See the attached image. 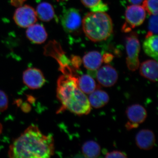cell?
Returning a JSON list of instances; mask_svg holds the SVG:
<instances>
[{
    "mask_svg": "<svg viewBox=\"0 0 158 158\" xmlns=\"http://www.w3.org/2000/svg\"><path fill=\"white\" fill-rule=\"evenodd\" d=\"M26 0H11V3L12 5L16 7H19L22 5Z\"/></svg>",
    "mask_w": 158,
    "mask_h": 158,
    "instance_id": "4316f807",
    "label": "cell"
},
{
    "mask_svg": "<svg viewBox=\"0 0 158 158\" xmlns=\"http://www.w3.org/2000/svg\"><path fill=\"white\" fill-rule=\"evenodd\" d=\"M90 106L95 109L104 106L109 102L110 97L104 90H95L90 93L88 97Z\"/></svg>",
    "mask_w": 158,
    "mask_h": 158,
    "instance_id": "9a60e30c",
    "label": "cell"
},
{
    "mask_svg": "<svg viewBox=\"0 0 158 158\" xmlns=\"http://www.w3.org/2000/svg\"><path fill=\"white\" fill-rule=\"evenodd\" d=\"M14 15V21L22 28H27L34 24L37 20V15L35 9L28 5L18 7Z\"/></svg>",
    "mask_w": 158,
    "mask_h": 158,
    "instance_id": "8992f818",
    "label": "cell"
},
{
    "mask_svg": "<svg viewBox=\"0 0 158 158\" xmlns=\"http://www.w3.org/2000/svg\"><path fill=\"white\" fill-rule=\"evenodd\" d=\"M127 65L129 69L135 71L139 68L140 62L139 54L140 44L137 35L133 33L127 37L126 40Z\"/></svg>",
    "mask_w": 158,
    "mask_h": 158,
    "instance_id": "5b68a950",
    "label": "cell"
},
{
    "mask_svg": "<svg viewBox=\"0 0 158 158\" xmlns=\"http://www.w3.org/2000/svg\"><path fill=\"white\" fill-rule=\"evenodd\" d=\"M78 87L85 94H90L96 90V84L94 79L88 74L83 75L78 78Z\"/></svg>",
    "mask_w": 158,
    "mask_h": 158,
    "instance_id": "ac0fdd59",
    "label": "cell"
},
{
    "mask_svg": "<svg viewBox=\"0 0 158 158\" xmlns=\"http://www.w3.org/2000/svg\"><path fill=\"white\" fill-rule=\"evenodd\" d=\"M83 5L92 12H105L108 10V7L102 0H81Z\"/></svg>",
    "mask_w": 158,
    "mask_h": 158,
    "instance_id": "ffe728a7",
    "label": "cell"
},
{
    "mask_svg": "<svg viewBox=\"0 0 158 158\" xmlns=\"http://www.w3.org/2000/svg\"><path fill=\"white\" fill-rule=\"evenodd\" d=\"M57 1H65V0H57Z\"/></svg>",
    "mask_w": 158,
    "mask_h": 158,
    "instance_id": "f1b7e54d",
    "label": "cell"
},
{
    "mask_svg": "<svg viewBox=\"0 0 158 158\" xmlns=\"http://www.w3.org/2000/svg\"><path fill=\"white\" fill-rule=\"evenodd\" d=\"M91 109L88 98L78 87L62 103L60 111L67 110L80 116L89 114Z\"/></svg>",
    "mask_w": 158,
    "mask_h": 158,
    "instance_id": "3957f363",
    "label": "cell"
},
{
    "mask_svg": "<svg viewBox=\"0 0 158 158\" xmlns=\"http://www.w3.org/2000/svg\"><path fill=\"white\" fill-rule=\"evenodd\" d=\"M140 74L151 81H157L158 62L156 60H149L141 63L140 67Z\"/></svg>",
    "mask_w": 158,
    "mask_h": 158,
    "instance_id": "4fadbf2b",
    "label": "cell"
},
{
    "mask_svg": "<svg viewBox=\"0 0 158 158\" xmlns=\"http://www.w3.org/2000/svg\"><path fill=\"white\" fill-rule=\"evenodd\" d=\"M158 38L157 35H153L146 37L143 44V48L145 53L157 61Z\"/></svg>",
    "mask_w": 158,
    "mask_h": 158,
    "instance_id": "2e32d148",
    "label": "cell"
},
{
    "mask_svg": "<svg viewBox=\"0 0 158 158\" xmlns=\"http://www.w3.org/2000/svg\"><path fill=\"white\" fill-rule=\"evenodd\" d=\"M113 59V56L110 54H107L104 55L102 56V60L106 63H108L112 61Z\"/></svg>",
    "mask_w": 158,
    "mask_h": 158,
    "instance_id": "484cf974",
    "label": "cell"
},
{
    "mask_svg": "<svg viewBox=\"0 0 158 158\" xmlns=\"http://www.w3.org/2000/svg\"><path fill=\"white\" fill-rule=\"evenodd\" d=\"M55 153L53 137L45 135L31 125L15 139L9 148L8 155L15 158H47Z\"/></svg>",
    "mask_w": 158,
    "mask_h": 158,
    "instance_id": "6da1fadb",
    "label": "cell"
},
{
    "mask_svg": "<svg viewBox=\"0 0 158 158\" xmlns=\"http://www.w3.org/2000/svg\"><path fill=\"white\" fill-rule=\"evenodd\" d=\"M102 62V56L100 53L97 51L89 52L83 58L84 66L88 70L90 71L98 70Z\"/></svg>",
    "mask_w": 158,
    "mask_h": 158,
    "instance_id": "5bb4252c",
    "label": "cell"
},
{
    "mask_svg": "<svg viewBox=\"0 0 158 158\" xmlns=\"http://www.w3.org/2000/svg\"><path fill=\"white\" fill-rule=\"evenodd\" d=\"M130 3H131L133 5H139L143 2L144 0H128Z\"/></svg>",
    "mask_w": 158,
    "mask_h": 158,
    "instance_id": "83f0119b",
    "label": "cell"
},
{
    "mask_svg": "<svg viewBox=\"0 0 158 158\" xmlns=\"http://www.w3.org/2000/svg\"><path fill=\"white\" fill-rule=\"evenodd\" d=\"M37 17L44 22L50 21L55 16L53 7L50 3L43 2L37 6L36 9Z\"/></svg>",
    "mask_w": 158,
    "mask_h": 158,
    "instance_id": "e0dca14e",
    "label": "cell"
},
{
    "mask_svg": "<svg viewBox=\"0 0 158 158\" xmlns=\"http://www.w3.org/2000/svg\"><path fill=\"white\" fill-rule=\"evenodd\" d=\"M145 17V11L142 6L133 5L128 6L126 10L125 22L123 26L122 31L125 33L130 32L142 24Z\"/></svg>",
    "mask_w": 158,
    "mask_h": 158,
    "instance_id": "277c9868",
    "label": "cell"
},
{
    "mask_svg": "<svg viewBox=\"0 0 158 158\" xmlns=\"http://www.w3.org/2000/svg\"><path fill=\"white\" fill-rule=\"evenodd\" d=\"M27 28L26 35L30 41L37 44H40L45 42L47 38L48 34L42 25L35 23Z\"/></svg>",
    "mask_w": 158,
    "mask_h": 158,
    "instance_id": "7c38bea8",
    "label": "cell"
},
{
    "mask_svg": "<svg viewBox=\"0 0 158 158\" xmlns=\"http://www.w3.org/2000/svg\"><path fill=\"white\" fill-rule=\"evenodd\" d=\"M82 27L85 35L93 42L107 39L113 32L112 19L105 12H91L82 20Z\"/></svg>",
    "mask_w": 158,
    "mask_h": 158,
    "instance_id": "7a4b0ae2",
    "label": "cell"
},
{
    "mask_svg": "<svg viewBox=\"0 0 158 158\" xmlns=\"http://www.w3.org/2000/svg\"><path fill=\"white\" fill-rule=\"evenodd\" d=\"M70 62L74 67L76 69L79 68L81 63V61L80 58L77 56H73Z\"/></svg>",
    "mask_w": 158,
    "mask_h": 158,
    "instance_id": "d4e9b609",
    "label": "cell"
},
{
    "mask_svg": "<svg viewBox=\"0 0 158 158\" xmlns=\"http://www.w3.org/2000/svg\"><path fill=\"white\" fill-rule=\"evenodd\" d=\"M127 115L129 121L126 125L127 130L138 127L144 122L147 116V111L144 107L139 104H134L127 108Z\"/></svg>",
    "mask_w": 158,
    "mask_h": 158,
    "instance_id": "ba28073f",
    "label": "cell"
},
{
    "mask_svg": "<svg viewBox=\"0 0 158 158\" xmlns=\"http://www.w3.org/2000/svg\"><path fill=\"white\" fill-rule=\"evenodd\" d=\"M9 105L8 97L4 91L0 90V112L7 110Z\"/></svg>",
    "mask_w": 158,
    "mask_h": 158,
    "instance_id": "603a6c76",
    "label": "cell"
},
{
    "mask_svg": "<svg viewBox=\"0 0 158 158\" xmlns=\"http://www.w3.org/2000/svg\"><path fill=\"white\" fill-rule=\"evenodd\" d=\"M135 141L136 144L140 149L148 150L152 149L155 144V135L151 130H142L136 135Z\"/></svg>",
    "mask_w": 158,
    "mask_h": 158,
    "instance_id": "8fae6325",
    "label": "cell"
},
{
    "mask_svg": "<svg viewBox=\"0 0 158 158\" xmlns=\"http://www.w3.org/2000/svg\"><path fill=\"white\" fill-rule=\"evenodd\" d=\"M142 3V7L148 14L157 15L158 0H144Z\"/></svg>",
    "mask_w": 158,
    "mask_h": 158,
    "instance_id": "44dd1931",
    "label": "cell"
},
{
    "mask_svg": "<svg viewBox=\"0 0 158 158\" xmlns=\"http://www.w3.org/2000/svg\"><path fill=\"white\" fill-rule=\"evenodd\" d=\"M98 81L105 87H111L115 85L118 79L117 71L110 65H106L99 68L97 73Z\"/></svg>",
    "mask_w": 158,
    "mask_h": 158,
    "instance_id": "30bf717a",
    "label": "cell"
},
{
    "mask_svg": "<svg viewBox=\"0 0 158 158\" xmlns=\"http://www.w3.org/2000/svg\"><path fill=\"white\" fill-rule=\"evenodd\" d=\"M127 156L124 153L118 151H113L108 152L105 156V158H126Z\"/></svg>",
    "mask_w": 158,
    "mask_h": 158,
    "instance_id": "cb8c5ba5",
    "label": "cell"
},
{
    "mask_svg": "<svg viewBox=\"0 0 158 158\" xmlns=\"http://www.w3.org/2000/svg\"><path fill=\"white\" fill-rule=\"evenodd\" d=\"M61 23L67 33H74L77 31L82 23L81 16L79 10L74 8L65 10L62 15Z\"/></svg>",
    "mask_w": 158,
    "mask_h": 158,
    "instance_id": "52a82bcc",
    "label": "cell"
},
{
    "mask_svg": "<svg viewBox=\"0 0 158 158\" xmlns=\"http://www.w3.org/2000/svg\"><path fill=\"white\" fill-rule=\"evenodd\" d=\"M24 84L31 89H38L45 84V77L41 70L35 68L26 69L23 75Z\"/></svg>",
    "mask_w": 158,
    "mask_h": 158,
    "instance_id": "9c48e42d",
    "label": "cell"
},
{
    "mask_svg": "<svg viewBox=\"0 0 158 158\" xmlns=\"http://www.w3.org/2000/svg\"><path fill=\"white\" fill-rule=\"evenodd\" d=\"M82 151L85 157L97 158L100 155L101 147L99 144L95 141H87L83 144Z\"/></svg>",
    "mask_w": 158,
    "mask_h": 158,
    "instance_id": "d6986e66",
    "label": "cell"
},
{
    "mask_svg": "<svg viewBox=\"0 0 158 158\" xmlns=\"http://www.w3.org/2000/svg\"><path fill=\"white\" fill-rule=\"evenodd\" d=\"M148 32L146 37L153 35H157L158 16L157 15H152L148 23Z\"/></svg>",
    "mask_w": 158,
    "mask_h": 158,
    "instance_id": "7402d4cb",
    "label": "cell"
}]
</instances>
